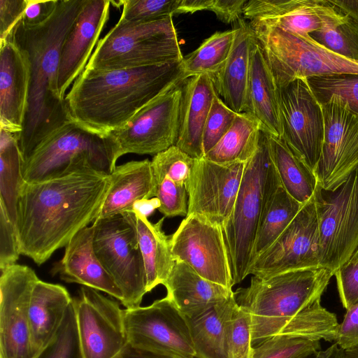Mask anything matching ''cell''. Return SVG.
Listing matches in <instances>:
<instances>
[{
	"label": "cell",
	"mask_w": 358,
	"mask_h": 358,
	"mask_svg": "<svg viewBox=\"0 0 358 358\" xmlns=\"http://www.w3.org/2000/svg\"><path fill=\"white\" fill-rule=\"evenodd\" d=\"M110 176L86 169L50 180L23 181L17 197L15 230L21 255L45 263L99 215Z\"/></svg>",
	"instance_id": "cell-1"
},
{
	"label": "cell",
	"mask_w": 358,
	"mask_h": 358,
	"mask_svg": "<svg viewBox=\"0 0 358 358\" xmlns=\"http://www.w3.org/2000/svg\"><path fill=\"white\" fill-rule=\"evenodd\" d=\"M87 2L58 0L45 22L27 27L20 21L8 36L26 52L30 64L28 106L18 135L23 160L54 131L72 120L59 94L57 76L64 39Z\"/></svg>",
	"instance_id": "cell-2"
},
{
	"label": "cell",
	"mask_w": 358,
	"mask_h": 358,
	"mask_svg": "<svg viewBox=\"0 0 358 358\" xmlns=\"http://www.w3.org/2000/svg\"><path fill=\"white\" fill-rule=\"evenodd\" d=\"M181 82L182 62L127 69L85 68L64 100L72 120L108 135L163 91Z\"/></svg>",
	"instance_id": "cell-3"
},
{
	"label": "cell",
	"mask_w": 358,
	"mask_h": 358,
	"mask_svg": "<svg viewBox=\"0 0 358 358\" xmlns=\"http://www.w3.org/2000/svg\"><path fill=\"white\" fill-rule=\"evenodd\" d=\"M334 275L324 266L252 275L249 286L234 292L237 304L250 315L252 346L280 335L294 316L321 303Z\"/></svg>",
	"instance_id": "cell-4"
},
{
	"label": "cell",
	"mask_w": 358,
	"mask_h": 358,
	"mask_svg": "<svg viewBox=\"0 0 358 358\" xmlns=\"http://www.w3.org/2000/svg\"><path fill=\"white\" fill-rule=\"evenodd\" d=\"M119 159L109 135H101L71 120L54 131L22 162L27 182H41L91 169L110 174Z\"/></svg>",
	"instance_id": "cell-5"
},
{
	"label": "cell",
	"mask_w": 358,
	"mask_h": 358,
	"mask_svg": "<svg viewBox=\"0 0 358 358\" xmlns=\"http://www.w3.org/2000/svg\"><path fill=\"white\" fill-rule=\"evenodd\" d=\"M172 17L130 24L118 21L99 39L86 69L143 68L183 60Z\"/></svg>",
	"instance_id": "cell-6"
},
{
	"label": "cell",
	"mask_w": 358,
	"mask_h": 358,
	"mask_svg": "<svg viewBox=\"0 0 358 358\" xmlns=\"http://www.w3.org/2000/svg\"><path fill=\"white\" fill-rule=\"evenodd\" d=\"M273 166L268 136L262 131L258 148L245 164L232 213L223 229L234 285L248 275Z\"/></svg>",
	"instance_id": "cell-7"
},
{
	"label": "cell",
	"mask_w": 358,
	"mask_h": 358,
	"mask_svg": "<svg viewBox=\"0 0 358 358\" xmlns=\"http://www.w3.org/2000/svg\"><path fill=\"white\" fill-rule=\"evenodd\" d=\"M249 24L278 87L296 80L313 77L358 74V62L333 52L309 35L301 36L276 27Z\"/></svg>",
	"instance_id": "cell-8"
},
{
	"label": "cell",
	"mask_w": 358,
	"mask_h": 358,
	"mask_svg": "<svg viewBox=\"0 0 358 358\" xmlns=\"http://www.w3.org/2000/svg\"><path fill=\"white\" fill-rule=\"evenodd\" d=\"M92 224L94 251L120 289L121 303L126 308L141 306L147 282L134 211L98 219Z\"/></svg>",
	"instance_id": "cell-9"
},
{
	"label": "cell",
	"mask_w": 358,
	"mask_h": 358,
	"mask_svg": "<svg viewBox=\"0 0 358 358\" xmlns=\"http://www.w3.org/2000/svg\"><path fill=\"white\" fill-rule=\"evenodd\" d=\"M319 221L321 266L334 273L358 248V167L336 190L314 194Z\"/></svg>",
	"instance_id": "cell-10"
},
{
	"label": "cell",
	"mask_w": 358,
	"mask_h": 358,
	"mask_svg": "<svg viewBox=\"0 0 358 358\" xmlns=\"http://www.w3.org/2000/svg\"><path fill=\"white\" fill-rule=\"evenodd\" d=\"M182 83H177L141 108L109 135L119 158L125 154H157L176 145L179 127Z\"/></svg>",
	"instance_id": "cell-11"
},
{
	"label": "cell",
	"mask_w": 358,
	"mask_h": 358,
	"mask_svg": "<svg viewBox=\"0 0 358 358\" xmlns=\"http://www.w3.org/2000/svg\"><path fill=\"white\" fill-rule=\"evenodd\" d=\"M124 311L129 345L160 354L196 358L186 317L166 296L148 306Z\"/></svg>",
	"instance_id": "cell-12"
},
{
	"label": "cell",
	"mask_w": 358,
	"mask_h": 358,
	"mask_svg": "<svg viewBox=\"0 0 358 358\" xmlns=\"http://www.w3.org/2000/svg\"><path fill=\"white\" fill-rule=\"evenodd\" d=\"M83 358H115L129 344L124 311L100 291L82 286L73 297Z\"/></svg>",
	"instance_id": "cell-13"
},
{
	"label": "cell",
	"mask_w": 358,
	"mask_h": 358,
	"mask_svg": "<svg viewBox=\"0 0 358 358\" xmlns=\"http://www.w3.org/2000/svg\"><path fill=\"white\" fill-rule=\"evenodd\" d=\"M321 105L324 138L314 173L318 186L333 192L358 167V114L335 95Z\"/></svg>",
	"instance_id": "cell-14"
},
{
	"label": "cell",
	"mask_w": 358,
	"mask_h": 358,
	"mask_svg": "<svg viewBox=\"0 0 358 358\" xmlns=\"http://www.w3.org/2000/svg\"><path fill=\"white\" fill-rule=\"evenodd\" d=\"M320 251V221L313 196L273 244L252 262L248 275L266 278L321 266Z\"/></svg>",
	"instance_id": "cell-15"
},
{
	"label": "cell",
	"mask_w": 358,
	"mask_h": 358,
	"mask_svg": "<svg viewBox=\"0 0 358 358\" xmlns=\"http://www.w3.org/2000/svg\"><path fill=\"white\" fill-rule=\"evenodd\" d=\"M176 262L187 264L202 278L232 289L230 262L222 229L191 214L171 237Z\"/></svg>",
	"instance_id": "cell-16"
},
{
	"label": "cell",
	"mask_w": 358,
	"mask_h": 358,
	"mask_svg": "<svg viewBox=\"0 0 358 358\" xmlns=\"http://www.w3.org/2000/svg\"><path fill=\"white\" fill-rule=\"evenodd\" d=\"M278 90L282 127L281 138L315 171L324 138L322 105L307 80H296Z\"/></svg>",
	"instance_id": "cell-17"
},
{
	"label": "cell",
	"mask_w": 358,
	"mask_h": 358,
	"mask_svg": "<svg viewBox=\"0 0 358 358\" xmlns=\"http://www.w3.org/2000/svg\"><path fill=\"white\" fill-rule=\"evenodd\" d=\"M246 163L217 164L195 159L186 185L188 213L201 216L224 229L232 213Z\"/></svg>",
	"instance_id": "cell-18"
},
{
	"label": "cell",
	"mask_w": 358,
	"mask_h": 358,
	"mask_svg": "<svg viewBox=\"0 0 358 358\" xmlns=\"http://www.w3.org/2000/svg\"><path fill=\"white\" fill-rule=\"evenodd\" d=\"M38 276L18 264L1 271L0 358H32L29 300Z\"/></svg>",
	"instance_id": "cell-19"
},
{
	"label": "cell",
	"mask_w": 358,
	"mask_h": 358,
	"mask_svg": "<svg viewBox=\"0 0 358 358\" xmlns=\"http://www.w3.org/2000/svg\"><path fill=\"white\" fill-rule=\"evenodd\" d=\"M110 0H87L62 45L57 76L64 100L70 85L85 70L109 17Z\"/></svg>",
	"instance_id": "cell-20"
},
{
	"label": "cell",
	"mask_w": 358,
	"mask_h": 358,
	"mask_svg": "<svg viewBox=\"0 0 358 358\" xmlns=\"http://www.w3.org/2000/svg\"><path fill=\"white\" fill-rule=\"evenodd\" d=\"M341 13L330 1L249 0L243 17L250 24L276 27L304 36L320 29L327 19Z\"/></svg>",
	"instance_id": "cell-21"
},
{
	"label": "cell",
	"mask_w": 358,
	"mask_h": 358,
	"mask_svg": "<svg viewBox=\"0 0 358 358\" xmlns=\"http://www.w3.org/2000/svg\"><path fill=\"white\" fill-rule=\"evenodd\" d=\"M29 83L26 52L9 37L0 41V128L18 135L22 131Z\"/></svg>",
	"instance_id": "cell-22"
},
{
	"label": "cell",
	"mask_w": 358,
	"mask_h": 358,
	"mask_svg": "<svg viewBox=\"0 0 358 358\" xmlns=\"http://www.w3.org/2000/svg\"><path fill=\"white\" fill-rule=\"evenodd\" d=\"M94 226L78 231L65 246L63 257L51 269L69 283H77L108 294L121 302L122 294L103 268L93 248Z\"/></svg>",
	"instance_id": "cell-23"
},
{
	"label": "cell",
	"mask_w": 358,
	"mask_h": 358,
	"mask_svg": "<svg viewBox=\"0 0 358 358\" xmlns=\"http://www.w3.org/2000/svg\"><path fill=\"white\" fill-rule=\"evenodd\" d=\"M73 302L65 287L37 278L29 300V328L32 358L55 338Z\"/></svg>",
	"instance_id": "cell-24"
},
{
	"label": "cell",
	"mask_w": 358,
	"mask_h": 358,
	"mask_svg": "<svg viewBox=\"0 0 358 358\" xmlns=\"http://www.w3.org/2000/svg\"><path fill=\"white\" fill-rule=\"evenodd\" d=\"M212 77L200 74L182 83L180 127L176 145L195 159L203 157V134L215 96Z\"/></svg>",
	"instance_id": "cell-25"
},
{
	"label": "cell",
	"mask_w": 358,
	"mask_h": 358,
	"mask_svg": "<svg viewBox=\"0 0 358 358\" xmlns=\"http://www.w3.org/2000/svg\"><path fill=\"white\" fill-rule=\"evenodd\" d=\"M245 112L257 119L262 131L282 137L278 86L253 33L250 43V69Z\"/></svg>",
	"instance_id": "cell-26"
},
{
	"label": "cell",
	"mask_w": 358,
	"mask_h": 358,
	"mask_svg": "<svg viewBox=\"0 0 358 358\" xmlns=\"http://www.w3.org/2000/svg\"><path fill=\"white\" fill-rule=\"evenodd\" d=\"M163 285L166 296L186 317L199 315L234 294L232 289L202 278L182 262H176Z\"/></svg>",
	"instance_id": "cell-27"
},
{
	"label": "cell",
	"mask_w": 358,
	"mask_h": 358,
	"mask_svg": "<svg viewBox=\"0 0 358 358\" xmlns=\"http://www.w3.org/2000/svg\"><path fill=\"white\" fill-rule=\"evenodd\" d=\"M237 32L224 65L211 76L217 94L237 113L246 110L252 31L243 17L234 24Z\"/></svg>",
	"instance_id": "cell-28"
},
{
	"label": "cell",
	"mask_w": 358,
	"mask_h": 358,
	"mask_svg": "<svg viewBox=\"0 0 358 358\" xmlns=\"http://www.w3.org/2000/svg\"><path fill=\"white\" fill-rule=\"evenodd\" d=\"M111 185L97 219L133 211L136 201L155 197V180L151 161H131L116 166Z\"/></svg>",
	"instance_id": "cell-29"
},
{
	"label": "cell",
	"mask_w": 358,
	"mask_h": 358,
	"mask_svg": "<svg viewBox=\"0 0 358 358\" xmlns=\"http://www.w3.org/2000/svg\"><path fill=\"white\" fill-rule=\"evenodd\" d=\"M301 206L302 204L283 188L273 166L255 237L251 264L280 236Z\"/></svg>",
	"instance_id": "cell-30"
},
{
	"label": "cell",
	"mask_w": 358,
	"mask_h": 358,
	"mask_svg": "<svg viewBox=\"0 0 358 358\" xmlns=\"http://www.w3.org/2000/svg\"><path fill=\"white\" fill-rule=\"evenodd\" d=\"M236 304L234 294L199 315L186 317L196 358H229L227 324Z\"/></svg>",
	"instance_id": "cell-31"
},
{
	"label": "cell",
	"mask_w": 358,
	"mask_h": 358,
	"mask_svg": "<svg viewBox=\"0 0 358 358\" xmlns=\"http://www.w3.org/2000/svg\"><path fill=\"white\" fill-rule=\"evenodd\" d=\"M134 211V210H133ZM138 245L146 274L147 293L159 285H163L170 275L176 261L173 258L171 237L162 229L164 217L157 222L134 211Z\"/></svg>",
	"instance_id": "cell-32"
},
{
	"label": "cell",
	"mask_w": 358,
	"mask_h": 358,
	"mask_svg": "<svg viewBox=\"0 0 358 358\" xmlns=\"http://www.w3.org/2000/svg\"><path fill=\"white\" fill-rule=\"evenodd\" d=\"M271 159L280 183L287 192L301 204L315 194L316 176L280 137L267 134Z\"/></svg>",
	"instance_id": "cell-33"
},
{
	"label": "cell",
	"mask_w": 358,
	"mask_h": 358,
	"mask_svg": "<svg viewBox=\"0 0 358 358\" xmlns=\"http://www.w3.org/2000/svg\"><path fill=\"white\" fill-rule=\"evenodd\" d=\"M262 131L253 115L238 113L229 130L203 158L221 164L246 163L258 148Z\"/></svg>",
	"instance_id": "cell-34"
},
{
	"label": "cell",
	"mask_w": 358,
	"mask_h": 358,
	"mask_svg": "<svg viewBox=\"0 0 358 358\" xmlns=\"http://www.w3.org/2000/svg\"><path fill=\"white\" fill-rule=\"evenodd\" d=\"M18 134L0 128V206L15 228L17 201L23 182Z\"/></svg>",
	"instance_id": "cell-35"
},
{
	"label": "cell",
	"mask_w": 358,
	"mask_h": 358,
	"mask_svg": "<svg viewBox=\"0 0 358 358\" xmlns=\"http://www.w3.org/2000/svg\"><path fill=\"white\" fill-rule=\"evenodd\" d=\"M237 29L216 31L182 61L183 81L190 77L208 74L213 76L224 65L231 52Z\"/></svg>",
	"instance_id": "cell-36"
},
{
	"label": "cell",
	"mask_w": 358,
	"mask_h": 358,
	"mask_svg": "<svg viewBox=\"0 0 358 358\" xmlns=\"http://www.w3.org/2000/svg\"><path fill=\"white\" fill-rule=\"evenodd\" d=\"M308 35L333 52L358 62V26L342 13L327 19L320 29Z\"/></svg>",
	"instance_id": "cell-37"
},
{
	"label": "cell",
	"mask_w": 358,
	"mask_h": 358,
	"mask_svg": "<svg viewBox=\"0 0 358 358\" xmlns=\"http://www.w3.org/2000/svg\"><path fill=\"white\" fill-rule=\"evenodd\" d=\"M307 81L320 103L335 95L345 102L352 111L358 114V74L313 77Z\"/></svg>",
	"instance_id": "cell-38"
},
{
	"label": "cell",
	"mask_w": 358,
	"mask_h": 358,
	"mask_svg": "<svg viewBox=\"0 0 358 358\" xmlns=\"http://www.w3.org/2000/svg\"><path fill=\"white\" fill-rule=\"evenodd\" d=\"M320 350V341L275 335L253 346L252 358H301Z\"/></svg>",
	"instance_id": "cell-39"
},
{
	"label": "cell",
	"mask_w": 358,
	"mask_h": 358,
	"mask_svg": "<svg viewBox=\"0 0 358 358\" xmlns=\"http://www.w3.org/2000/svg\"><path fill=\"white\" fill-rule=\"evenodd\" d=\"M194 162L195 159L175 145L157 154L151 161L155 183L169 177L176 183L186 187Z\"/></svg>",
	"instance_id": "cell-40"
},
{
	"label": "cell",
	"mask_w": 358,
	"mask_h": 358,
	"mask_svg": "<svg viewBox=\"0 0 358 358\" xmlns=\"http://www.w3.org/2000/svg\"><path fill=\"white\" fill-rule=\"evenodd\" d=\"M120 21L140 24L178 15L180 0H121Z\"/></svg>",
	"instance_id": "cell-41"
},
{
	"label": "cell",
	"mask_w": 358,
	"mask_h": 358,
	"mask_svg": "<svg viewBox=\"0 0 358 358\" xmlns=\"http://www.w3.org/2000/svg\"><path fill=\"white\" fill-rule=\"evenodd\" d=\"M229 358H252L250 315L236 303L227 324Z\"/></svg>",
	"instance_id": "cell-42"
},
{
	"label": "cell",
	"mask_w": 358,
	"mask_h": 358,
	"mask_svg": "<svg viewBox=\"0 0 358 358\" xmlns=\"http://www.w3.org/2000/svg\"><path fill=\"white\" fill-rule=\"evenodd\" d=\"M34 358H83L73 303L54 340Z\"/></svg>",
	"instance_id": "cell-43"
},
{
	"label": "cell",
	"mask_w": 358,
	"mask_h": 358,
	"mask_svg": "<svg viewBox=\"0 0 358 358\" xmlns=\"http://www.w3.org/2000/svg\"><path fill=\"white\" fill-rule=\"evenodd\" d=\"M237 114L218 94L215 96L203 129L202 146L204 155L229 130Z\"/></svg>",
	"instance_id": "cell-44"
},
{
	"label": "cell",
	"mask_w": 358,
	"mask_h": 358,
	"mask_svg": "<svg viewBox=\"0 0 358 358\" xmlns=\"http://www.w3.org/2000/svg\"><path fill=\"white\" fill-rule=\"evenodd\" d=\"M187 196L186 187L176 183L169 177L156 182L155 197L159 199L158 210L164 217H186L188 213Z\"/></svg>",
	"instance_id": "cell-45"
},
{
	"label": "cell",
	"mask_w": 358,
	"mask_h": 358,
	"mask_svg": "<svg viewBox=\"0 0 358 358\" xmlns=\"http://www.w3.org/2000/svg\"><path fill=\"white\" fill-rule=\"evenodd\" d=\"M20 252L15 228L0 206V269L16 264Z\"/></svg>",
	"instance_id": "cell-46"
},
{
	"label": "cell",
	"mask_w": 358,
	"mask_h": 358,
	"mask_svg": "<svg viewBox=\"0 0 358 358\" xmlns=\"http://www.w3.org/2000/svg\"><path fill=\"white\" fill-rule=\"evenodd\" d=\"M341 302L346 310L358 303V262H348L334 273Z\"/></svg>",
	"instance_id": "cell-47"
},
{
	"label": "cell",
	"mask_w": 358,
	"mask_h": 358,
	"mask_svg": "<svg viewBox=\"0 0 358 358\" xmlns=\"http://www.w3.org/2000/svg\"><path fill=\"white\" fill-rule=\"evenodd\" d=\"M334 343L345 351L358 349V303L346 310Z\"/></svg>",
	"instance_id": "cell-48"
},
{
	"label": "cell",
	"mask_w": 358,
	"mask_h": 358,
	"mask_svg": "<svg viewBox=\"0 0 358 358\" xmlns=\"http://www.w3.org/2000/svg\"><path fill=\"white\" fill-rule=\"evenodd\" d=\"M29 0H0V41L6 39L21 20Z\"/></svg>",
	"instance_id": "cell-49"
},
{
	"label": "cell",
	"mask_w": 358,
	"mask_h": 358,
	"mask_svg": "<svg viewBox=\"0 0 358 358\" xmlns=\"http://www.w3.org/2000/svg\"><path fill=\"white\" fill-rule=\"evenodd\" d=\"M57 1L29 0L20 22L27 27H34L43 23L55 11Z\"/></svg>",
	"instance_id": "cell-50"
},
{
	"label": "cell",
	"mask_w": 358,
	"mask_h": 358,
	"mask_svg": "<svg viewBox=\"0 0 358 358\" xmlns=\"http://www.w3.org/2000/svg\"><path fill=\"white\" fill-rule=\"evenodd\" d=\"M248 0H213L208 10L215 13L222 22L236 23L243 18Z\"/></svg>",
	"instance_id": "cell-51"
},
{
	"label": "cell",
	"mask_w": 358,
	"mask_h": 358,
	"mask_svg": "<svg viewBox=\"0 0 358 358\" xmlns=\"http://www.w3.org/2000/svg\"><path fill=\"white\" fill-rule=\"evenodd\" d=\"M115 358H185L171 356L137 348L129 344Z\"/></svg>",
	"instance_id": "cell-52"
},
{
	"label": "cell",
	"mask_w": 358,
	"mask_h": 358,
	"mask_svg": "<svg viewBox=\"0 0 358 358\" xmlns=\"http://www.w3.org/2000/svg\"><path fill=\"white\" fill-rule=\"evenodd\" d=\"M330 2L358 26V0H330Z\"/></svg>",
	"instance_id": "cell-53"
},
{
	"label": "cell",
	"mask_w": 358,
	"mask_h": 358,
	"mask_svg": "<svg viewBox=\"0 0 358 358\" xmlns=\"http://www.w3.org/2000/svg\"><path fill=\"white\" fill-rule=\"evenodd\" d=\"M213 0H180L178 14L208 10Z\"/></svg>",
	"instance_id": "cell-54"
},
{
	"label": "cell",
	"mask_w": 358,
	"mask_h": 358,
	"mask_svg": "<svg viewBox=\"0 0 358 358\" xmlns=\"http://www.w3.org/2000/svg\"><path fill=\"white\" fill-rule=\"evenodd\" d=\"M159 206V199L153 197L136 201L133 206V210L148 217L152 214L155 209H158Z\"/></svg>",
	"instance_id": "cell-55"
},
{
	"label": "cell",
	"mask_w": 358,
	"mask_h": 358,
	"mask_svg": "<svg viewBox=\"0 0 358 358\" xmlns=\"http://www.w3.org/2000/svg\"><path fill=\"white\" fill-rule=\"evenodd\" d=\"M301 358H346L345 351L338 345L336 343L324 350H317Z\"/></svg>",
	"instance_id": "cell-56"
},
{
	"label": "cell",
	"mask_w": 358,
	"mask_h": 358,
	"mask_svg": "<svg viewBox=\"0 0 358 358\" xmlns=\"http://www.w3.org/2000/svg\"><path fill=\"white\" fill-rule=\"evenodd\" d=\"M346 358H358V349L345 351Z\"/></svg>",
	"instance_id": "cell-57"
},
{
	"label": "cell",
	"mask_w": 358,
	"mask_h": 358,
	"mask_svg": "<svg viewBox=\"0 0 358 358\" xmlns=\"http://www.w3.org/2000/svg\"><path fill=\"white\" fill-rule=\"evenodd\" d=\"M354 262H358V248L356 250L355 253L352 255V256L350 257V259H349V261L347 263Z\"/></svg>",
	"instance_id": "cell-58"
}]
</instances>
